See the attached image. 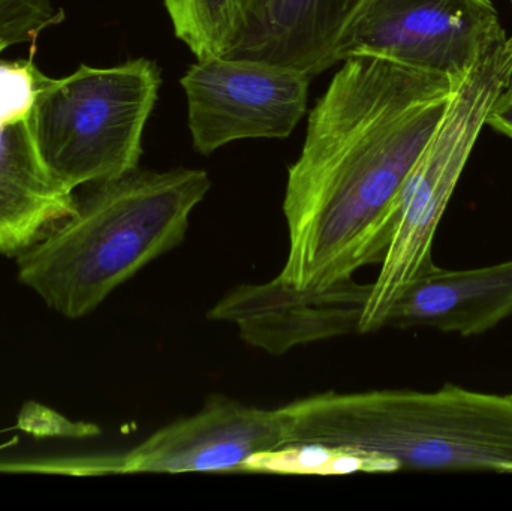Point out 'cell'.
<instances>
[{
	"mask_svg": "<svg viewBox=\"0 0 512 511\" xmlns=\"http://www.w3.org/2000/svg\"><path fill=\"white\" fill-rule=\"evenodd\" d=\"M512 77V36L490 47L456 84L397 200V224L381 272L373 282L360 333L384 329L400 291L432 269L433 240L490 108Z\"/></svg>",
	"mask_w": 512,
	"mask_h": 511,
	"instance_id": "5",
	"label": "cell"
},
{
	"mask_svg": "<svg viewBox=\"0 0 512 511\" xmlns=\"http://www.w3.org/2000/svg\"><path fill=\"white\" fill-rule=\"evenodd\" d=\"M161 83L149 59L113 68L81 65L63 78L45 75L29 126L51 176L75 191L137 170Z\"/></svg>",
	"mask_w": 512,
	"mask_h": 511,
	"instance_id": "4",
	"label": "cell"
},
{
	"mask_svg": "<svg viewBox=\"0 0 512 511\" xmlns=\"http://www.w3.org/2000/svg\"><path fill=\"white\" fill-rule=\"evenodd\" d=\"M285 444L352 447L394 470L512 474V393L325 392L277 408Z\"/></svg>",
	"mask_w": 512,
	"mask_h": 511,
	"instance_id": "3",
	"label": "cell"
},
{
	"mask_svg": "<svg viewBox=\"0 0 512 511\" xmlns=\"http://www.w3.org/2000/svg\"><path fill=\"white\" fill-rule=\"evenodd\" d=\"M342 63L288 171V255L277 278L298 288L382 263L403 183L460 81L376 56Z\"/></svg>",
	"mask_w": 512,
	"mask_h": 511,
	"instance_id": "1",
	"label": "cell"
},
{
	"mask_svg": "<svg viewBox=\"0 0 512 511\" xmlns=\"http://www.w3.org/2000/svg\"><path fill=\"white\" fill-rule=\"evenodd\" d=\"M60 20L53 0H0V53L11 45L35 41L42 30Z\"/></svg>",
	"mask_w": 512,
	"mask_h": 511,
	"instance_id": "16",
	"label": "cell"
},
{
	"mask_svg": "<svg viewBox=\"0 0 512 511\" xmlns=\"http://www.w3.org/2000/svg\"><path fill=\"white\" fill-rule=\"evenodd\" d=\"M486 125L512 140V102L496 99L495 104L490 108Z\"/></svg>",
	"mask_w": 512,
	"mask_h": 511,
	"instance_id": "17",
	"label": "cell"
},
{
	"mask_svg": "<svg viewBox=\"0 0 512 511\" xmlns=\"http://www.w3.org/2000/svg\"><path fill=\"white\" fill-rule=\"evenodd\" d=\"M373 284L349 278L324 288H298L274 278L228 291L209 312L231 323L240 338L271 356L301 345L360 333Z\"/></svg>",
	"mask_w": 512,
	"mask_h": 511,
	"instance_id": "9",
	"label": "cell"
},
{
	"mask_svg": "<svg viewBox=\"0 0 512 511\" xmlns=\"http://www.w3.org/2000/svg\"><path fill=\"white\" fill-rule=\"evenodd\" d=\"M499 101L512 102V77L508 86L505 87L504 92L499 95Z\"/></svg>",
	"mask_w": 512,
	"mask_h": 511,
	"instance_id": "18",
	"label": "cell"
},
{
	"mask_svg": "<svg viewBox=\"0 0 512 511\" xmlns=\"http://www.w3.org/2000/svg\"><path fill=\"white\" fill-rule=\"evenodd\" d=\"M366 0H245L243 24L224 57L303 72L336 65L340 38Z\"/></svg>",
	"mask_w": 512,
	"mask_h": 511,
	"instance_id": "10",
	"label": "cell"
},
{
	"mask_svg": "<svg viewBox=\"0 0 512 511\" xmlns=\"http://www.w3.org/2000/svg\"><path fill=\"white\" fill-rule=\"evenodd\" d=\"M209 174L192 168L134 170L95 183L71 215L17 255L21 284L77 320L147 264L182 245Z\"/></svg>",
	"mask_w": 512,
	"mask_h": 511,
	"instance_id": "2",
	"label": "cell"
},
{
	"mask_svg": "<svg viewBox=\"0 0 512 511\" xmlns=\"http://www.w3.org/2000/svg\"><path fill=\"white\" fill-rule=\"evenodd\" d=\"M512 315V260L480 269H432L412 279L391 303L384 327H432L483 335Z\"/></svg>",
	"mask_w": 512,
	"mask_h": 511,
	"instance_id": "11",
	"label": "cell"
},
{
	"mask_svg": "<svg viewBox=\"0 0 512 511\" xmlns=\"http://www.w3.org/2000/svg\"><path fill=\"white\" fill-rule=\"evenodd\" d=\"M285 446L279 411L213 395L194 416L176 420L125 453L68 456L71 476L236 471L251 456Z\"/></svg>",
	"mask_w": 512,
	"mask_h": 511,
	"instance_id": "8",
	"label": "cell"
},
{
	"mask_svg": "<svg viewBox=\"0 0 512 511\" xmlns=\"http://www.w3.org/2000/svg\"><path fill=\"white\" fill-rule=\"evenodd\" d=\"M280 474V476H349V474L396 473L393 464L381 456L318 443H292L270 452L251 456L240 473Z\"/></svg>",
	"mask_w": 512,
	"mask_h": 511,
	"instance_id": "13",
	"label": "cell"
},
{
	"mask_svg": "<svg viewBox=\"0 0 512 511\" xmlns=\"http://www.w3.org/2000/svg\"><path fill=\"white\" fill-rule=\"evenodd\" d=\"M44 78L32 57L0 62V126L29 120Z\"/></svg>",
	"mask_w": 512,
	"mask_h": 511,
	"instance_id": "15",
	"label": "cell"
},
{
	"mask_svg": "<svg viewBox=\"0 0 512 511\" xmlns=\"http://www.w3.org/2000/svg\"><path fill=\"white\" fill-rule=\"evenodd\" d=\"M176 38L197 60L224 57L242 29L245 0H164Z\"/></svg>",
	"mask_w": 512,
	"mask_h": 511,
	"instance_id": "14",
	"label": "cell"
},
{
	"mask_svg": "<svg viewBox=\"0 0 512 511\" xmlns=\"http://www.w3.org/2000/svg\"><path fill=\"white\" fill-rule=\"evenodd\" d=\"M77 197L51 176L29 120L0 126V255H20L75 209Z\"/></svg>",
	"mask_w": 512,
	"mask_h": 511,
	"instance_id": "12",
	"label": "cell"
},
{
	"mask_svg": "<svg viewBox=\"0 0 512 511\" xmlns=\"http://www.w3.org/2000/svg\"><path fill=\"white\" fill-rule=\"evenodd\" d=\"M180 83L195 150L212 155L233 141L289 137L306 113L310 78L261 60L209 57Z\"/></svg>",
	"mask_w": 512,
	"mask_h": 511,
	"instance_id": "7",
	"label": "cell"
},
{
	"mask_svg": "<svg viewBox=\"0 0 512 511\" xmlns=\"http://www.w3.org/2000/svg\"><path fill=\"white\" fill-rule=\"evenodd\" d=\"M507 38L492 0H366L337 45V63L376 56L462 80Z\"/></svg>",
	"mask_w": 512,
	"mask_h": 511,
	"instance_id": "6",
	"label": "cell"
}]
</instances>
